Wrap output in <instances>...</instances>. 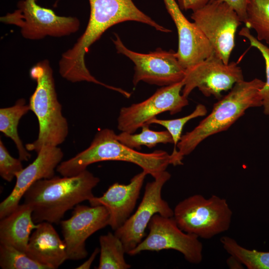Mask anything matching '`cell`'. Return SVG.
Segmentation results:
<instances>
[{
  "instance_id": "15",
  "label": "cell",
  "mask_w": 269,
  "mask_h": 269,
  "mask_svg": "<svg viewBox=\"0 0 269 269\" xmlns=\"http://www.w3.org/2000/svg\"><path fill=\"white\" fill-rule=\"evenodd\" d=\"M35 160L15 174L16 183L9 195L0 204V219L13 211L19 205L25 192L35 182L55 175V169L60 163L63 153L58 146L44 145Z\"/></svg>"
},
{
  "instance_id": "27",
  "label": "cell",
  "mask_w": 269,
  "mask_h": 269,
  "mask_svg": "<svg viewBox=\"0 0 269 269\" xmlns=\"http://www.w3.org/2000/svg\"><path fill=\"white\" fill-rule=\"evenodd\" d=\"M239 35L247 38L252 46L256 48L263 57L266 67V81L260 90V95L262 99L264 113L269 116V47L258 40L252 35L250 29L247 27H243L239 32Z\"/></svg>"
},
{
  "instance_id": "28",
  "label": "cell",
  "mask_w": 269,
  "mask_h": 269,
  "mask_svg": "<svg viewBox=\"0 0 269 269\" xmlns=\"http://www.w3.org/2000/svg\"><path fill=\"white\" fill-rule=\"evenodd\" d=\"M19 158L13 157L0 139V175L7 182H11L15 174L23 169Z\"/></svg>"
},
{
  "instance_id": "6",
  "label": "cell",
  "mask_w": 269,
  "mask_h": 269,
  "mask_svg": "<svg viewBox=\"0 0 269 269\" xmlns=\"http://www.w3.org/2000/svg\"><path fill=\"white\" fill-rule=\"evenodd\" d=\"M232 214L225 199L215 195L206 198L195 194L176 205L173 217L184 232L209 239L229 229Z\"/></svg>"
},
{
  "instance_id": "32",
  "label": "cell",
  "mask_w": 269,
  "mask_h": 269,
  "mask_svg": "<svg viewBox=\"0 0 269 269\" xmlns=\"http://www.w3.org/2000/svg\"><path fill=\"white\" fill-rule=\"evenodd\" d=\"M227 264L230 269H242L243 265L235 258L230 256L227 260Z\"/></svg>"
},
{
  "instance_id": "29",
  "label": "cell",
  "mask_w": 269,
  "mask_h": 269,
  "mask_svg": "<svg viewBox=\"0 0 269 269\" xmlns=\"http://www.w3.org/2000/svg\"><path fill=\"white\" fill-rule=\"evenodd\" d=\"M214 0H211L212 1ZM229 4L237 12L241 20L245 22L246 19V10L249 0H220Z\"/></svg>"
},
{
  "instance_id": "10",
  "label": "cell",
  "mask_w": 269,
  "mask_h": 269,
  "mask_svg": "<svg viewBox=\"0 0 269 269\" xmlns=\"http://www.w3.org/2000/svg\"><path fill=\"white\" fill-rule=\"evenodd\" d=\"M115 36L113 41L117 52L126 56L134 64L133 80L134 86L141 81L163 87L184 79L185 69L172 50L165 51L158 48L149 53H140L128 49L117 34Z\"/></svg>"
},
{
  "instance_id": "9",
  "label": "cell",
  "mask_w": 269,
  "mask_h": 269,
  "mask_svg": "<svg viewBox=\"0 0 269 269\" xmlns=\"http://www.w3.org/2000/svg\"><path fill=\"white\" fill-rule=\"evenodd\" d=\"M146 237L128 254L135 256L143 251L174 250L181 253L190 263L200 264L203 259V245L199 238L182 231L173 217L155 214L148 225Z\"/></svg>"
},
{
  "instance_id": "3",
  "label": "cell",
  "mask_w": 269,
  "mask_h": 269,
  "mask_svg": "<svg viewBox=\"0 0 269 269\" xmlns=\"http://www.w3.org/2000/svg\"><path fill=\"white\" fill-rule=\"evenodd\" d=\"M265 82L258 78L236 83L230 92L214 104L211 112L192 131L182 135L177 145V160L182 164L191 153L208 137L227 130L249 108L262 106L260 90Z\"/></svg>"
},
{
  "instance_id": "16",
  "label": "cell",
  "mask_w": 269,
  "mask_h": 269,
  "mask_svg": "<svg viewBox=\"0 0 269 269\" xmlns=\"http://www.w3.org/2000/svg\"><path fill=\"white\" fill-rule=\"evenodd\" d=\"M165 7L177 28V59L185 69L191 67L215 53L211 44L197 25L184 15L175 0H163Z\"/></svg>"
},
{
  "instance_id": "14",
  "label": "cell",
  "mask_w": 269,
  "mask_h": 269,
  "mask_svg": "<svg viewBox=\"0 0 269 269\" xmlns=\"http://www.w3.org/2000/svg\"><path fill=\"white\" fill-rule=\"evenodd\" d=\"M109 213L102 205L91 206L78 204L72 215L60 222L68 259L78 261L88 255L86 248L87 239L109 223Z\"/></svg>"
},
{
  "instance_id": "11",
  "label": "cell",
  "mask_w": 269,
  "mask_h": 269,
  "mask_svg": "<svg viewBox=\"0 0 269 269\" xmlns=\"http://www.w3.org/2000/svg\"><path fill=\"white\" fill-rule=\"evenodd\" d=\"M170 177L171 174L165 170L154 178L153 181L147 182L136 211L115 231V234L123 242L126 253L128 254L142 241L145 229L155 214L167 217L173 216V210L161 196L163 186Z\"/></svg>"
},
{
  "instance_id": "21",
  "label": "cell",
  "mask_w": 269,
  "mask_h": 269,
  "mask_svg": "<svg viewBox=\"0 0 269 269\" xmlns=\"http://www.w3.org/2000/svg\"><path fill=\"white\" fill-rule=\"evenodd\" d=\"M100 260L98 269H128L131 266L125 259L126 251L121 239L109 232L99 238Z\"/></svg>"
},
{
  "instance_id": "24",
  "label": "cell",
  "mask_w": 269,
  "mask_h": 269,
  "mask_svg": "<svg viewBox=\"0 0 269 269\" xmlns=\"http://www.w3.org/2000/svg\"><path fill=\"white\" fill-rule=\"evenodd\" d=\"M149 125H144L138 134H129L122 132L117 134L118 139L123 144L132 148L140 149L141 145L148 148L154 147L159 143H173L172 138L166 130L155 131L149 128Z\"/></svg>"
},
{
  "instance_id": "12",
  "label": "cell",
  "mask_w": 269,
  "mask_h": 269,
  "mask_svg": "<svg viewBox=\"0 0 269 269\" xmlns=\"http://www.w3.org/2000/svg\"><path fill=\"white\" fill-rule=\"evenodd\" d=\"M182 81L157 89L144 101L122 107L118 118V129L123 132L134 133L160 114L168 112L172 115L180 112L189 104L182 94Z\"/></svg>"
},
{
  "instance_id": "5",
  "label": "cell",
  "mask_w": 269,
  "mask_h": 269,
  "mask_svg": "<svg viewBox=\"0 0 269 269\" xmlns=\"http://www.w3.org/2000/svg\"><path fill=\"white\" fill-rule=\"evenodd\" d=\"M29 76L36 81V86L28 105L37 118L39 132L37 138L27 143L25 148L37 153L44 145L58 146L62 143L68 134V125L57 99L49 61L45 59L33 65Z\"/></svg>"
},
{
  "instance_id": "22",
  "label": "cell",
  "mask_w": 269,
  "mask_h": 269,
  "mask_svg": "<svg viewBox=\"0 0 269 269\" xmlns=\"http://www.w3.org/2000/svg\"><path fill=\"white\" fill-rule=\"evenodd\" d=\"M220 242L230 256L237 259L248 269H269V252L246 249L228 236L221 237Z\"/></svg>"
},
{
  "instance_id": "17",
  "label": "cell",
  "mask_w": 269,
  "mask_h": 269,
  "mask_svg": "<svg viewBox=\"0 0 269 269\" xmlns=\"http://www.w3.org/2000/svg\"><path fill=\"white\" fill-rule=\"evenodd\" d=\"M147 173L142 170L127 184L116 182L101 197L89 201L91 206L102 205L109 213V225L114 231L121 227L131 216Z\"/></svg>"
},
{
  "instance_id": "18",
  "label": "cell",
  "mask_w": 269,
  "mask_h": 269,
  "mask_svg": "<svg viewBox=\"0 0 269 269\" xmlns=\"http://www.w3.org/2000/svg\"><path fill=\"white\" fill-rule=\"evenodd\" d=\"M30 237L25 253L49 269H58L68 259L66 247L52 224L42 222Z\"/></svg>"
},
{
  "instance_id": "30",
  "label": "cell",
  "mask_w": 269,
  "mask_h": 269,
  "mask_svg": "<svg viewBox=\"0 0 269 269\" xmlns=\"http://www.w3.org/2000/svg\"><path fill=\"white\" fill-rule=\"evenodd\" d=\"M211 0H178V4L181 10H192L193 11L200 9L207 4Z\"/></svg>"
},
{
  "instance_id": "20",
  "label": "cell",
  "mask_w": 269,
  "mask_h": 269,
  "mask_svg": "<svg viewBox=\"0 0 269 269\" xmlns=\"http://www.w3.org/2000/svg\"><path fill=\"white\" fill-rule=\"evenodd\" d=\"M30 110L29 105L26 104L23 98L18 99L11 107L0 109V131L14 142L22 161H28L31 154L23 146L17 128L20 119Z\"/></svg>"
},
{
  "instance_id": "13",
  "label": "cell",
  "mask_w": 269,
  "mask_h": 269,
  "mask_svg": "<svg viewBox=\"0 0 269 269\" xmlns=\"http://www.w3.org/2000/svg\"><path fill=\"white\" fill-rule=\"evenodd\" d=\"M242 70L234 62L225 64L215 53L185 69L182 94L188 97L197 88L206 97L220 99L221 93L244 80Z\"/></svg>"
},
{
  "instance_id": "7",
  "label": "cell",
  "mask_w": 269,
  "mask_h": 269,
  "mask_svg": "<svg viewBox=\"0 0 269 269\" xmlns=\"http://www.w3.org/2000/svg\"><path fill=\"white\" fill-rule=\"evenodd\" d=\"M17 8L0 17L1 22L20 28L25 39L39 40L46 36L61 37L76 32L80 21L76 17L57 15L50 8L37 3L36 0H21Z\"/></svg>"
},
{
  "instance_id": "33",
  "label": "cell",
  "mask_w": 269,
  "mask_h": 269,
  "mask_svg": "<svg viewBox=\"0 0 269 269\" xmlns=\"http://www.w3.org/2000/svg\"></svg>"
},
{
  "instance_id": "19",
  "label": "cell",
  "mask_w": 269,
  "mask_h": 269,
  "mask_svg": "<svg viewBox=\"0 0 269 269\" xmlns=\"http://www.w3.org/2000/svg\"><path fill=\"white\" fill-rule=\"evenodd\" d=\"M31 207L24 203L0 219V244L11 246L26 252L32 230L38 224L34 222Z\"/></svg>"
},
{
  "instance_id": "23",
  "label": "cell",
  "mask_w": 269,
  "mask_h": 269,
  "mask_svg": "<svg viewBox=\"0 0 269 269\" xmlns=\"http://www.w3.org/2000/svg\"><path fill=\"white\" fill-rule=\"evenodd\" d=\"M244 23L256 31L258 40L269 44V0H249Z\"/></svg>"
},
{
  "instance_id": "1",
  "label": "cell",
  "mask_w": 269,
  "mask_h": 269,
  "mask_svg": "<svg viewBox=\"0 0 269 269\" xmlns=\"http://www.w3.org/2000/svg\"><path fill=\"white\" fill-rule=\"evenodd\" d=\"M90 13L87 27L74 45L63 53L59 61V72L72 83H99L85 63V55L91 46L108 28L127 21L148 24L163 32L171 31L161 26L139 9L132 0H89Z\"/></svg>"
},
{
  "instance_id": "2",
  "label": "cell",
  "mask_w": 269,
  "mask_h": 269,
  "mask_svg": "<svg viewBox=\"0 0 269 269\" xmlns=\"http://www.w3.org/2000/svg\"><path fill=\"white\" fill-rule=\"evenodd\" d=\"M99 182L87 169L75 176L41 179L25 192L23 203L31 207L35 223L59 224L67 211L95 197L93 189Z\"/></svg>"
},
{
  "instance_id": "25",
  "label": "cell",
  "mask_w": 269,
  "mask_h": 269,
  "mask_svg": "<svg viewBox=\"0 0 269 269\" xmlns=\"http://www.w3.org/2000/svg\"><path fill=\"white\" fill-rule=\"evenodd\" d=\"M207 113L206 107L202 104H198L191 114L185 117L173 120H160L154 118L148 123L149 125L155 124L163 126L170 134L174 144L173 151L170 154L171 164L177 165V145L181 137L185 125L192 119L206 115Z\"/></svg>"
},
{
  "instance_id": "31",
  "label": "cell",
  "mask_w": 269,
  "mask_h": 269,
  "mask_svg": "<svg viewBox=\"0 0 269 269\" xmlns=\"http://www.w3.org/2000/svg\"><path fill=\"white\" fill-rule=\"evenodd\" d=\"M100 252V249L98 248L95 249L94 251L91 254L89 258L84 262L82 264L78 267L76 268V269H89L91 268L92 263L95 260L96 257L98 254Z\"/></svg>"
},
{
  "instance_id": "4",
  "label": "cell",
  "mask_w": 269,
  "mask_h": 269,
  "mask_svg": "<svg viewBox=\"0 0 269 269\" xmlns=\"http://www.w3.org/2000/svg\"><path fill=\"white\" fill-rule=\"evenodd\" d=\"M109 160L135 164L155 178L171 164V156L162 150L150 153L135 150L121 142L113 130L105 129L97 132L88 148L61 162L56 170L62 176H72L87 169L92 163Z\"/></svg>"
},
{
  "instance_id": "8",
  "label": "cell",
  "mask_w": 269,
  "mask_h": 269,
  "mask_svg": "<svg viewBox=\"0 0 269 269\" xmlns=\"http://www.w3.org/2000/svg\"><path fill=\"white\" fill-rule=\"evenodd\" d=\"M191 18L207 38L215 53L225 64H228L235 45L237 28L242 22L235 10L224 1L214 0L193 11Z\"/></svg>"
},
{
  "instance_id": "26",
  "label": "cell",
  "mask_w": 269,
  "mask_h": 269,
  "mask_svg": "<svg viewBox=\"0 0 269 269\" xmlns=\"http://www.w3.org/2000/svg\"><path fill=\"white\" fill-rule=\"evenodd\" d=\"M0 267L2 269H49L11 246L0 244Z\"/></svg>"
}]
</instances>
